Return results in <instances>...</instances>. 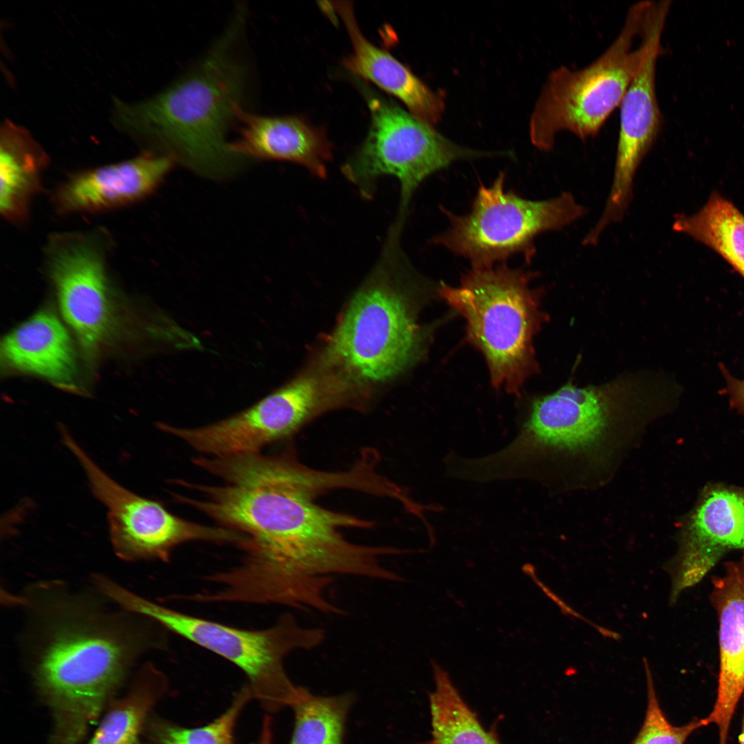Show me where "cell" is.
Masks as SVG:
<instances>
[{
    "mask_svg": "<svg viewBox=\"0 0 744 744\" xmlns=\"http://www.w3.org/2000/svg\"><path fill=\"white\" fill-rule=\"evenodd\" d=\"M371 125L363 143L344 163L342 172L364 198L373 197L378 179L397 178V216L406 217L413 194L433 174L458 160L497 156L460 146L432 125L384 99L369 95Z\"/></svg>",
    "mask_w": 744,
    "mask_h": 744,
    "instance_id": "cell-10",
    "label": "cell"
},
{
    "mask_svg": "<svg viewBox=\"0 0 744 744\" xmlns=\"http://www.w3.org/2000/svg\"><path fill=\"white\" fill-rule=\"evenodd\" d=\"M333 3L353 46L352 54L344 61L347 70L393 95L422 121L431 125L437 123L444 110L442 95L432 91L389 53L367 40L358 26L350 1Z\"/></svg>",
    "mask_w": 744,
    "mask_h": 744,
    "instance_id": "cell-18",
    "label": "cell"
},
{
    "mask_svg": "<svg viewBox=\"0 0 744 744\" xmlns=\"http://www.w3.org/2000/svg\"><path fill=\"white\" fill-rule=\"evenodd\" d=\"M254 698L245 685L235 694L227 710L206 725L187 728L158 716H151L145 727L146 744H234L236 721L247 703Z\"/></svg>",
    "mask_w": 744,
    "mask_h": 744,
    "instance_id": "cell-25",
    "label": "cell"
},
{
    "mask_svg": "<svg viewBox=\"0 0 744 744\" xmlns=\"http://www.w3.org/2000/svg\"><path fill=\"white\" fill-rule=\"evenodd\" d=\"M672 229L710 247L744 278V214L720 194L694 214L677 215Z\"/></svg>",
    "mask_w": 744,
    "mask_h": 744,
    "instance_id": "cell-22",
    "label": "cell"
},
{
    "mask_svg": "<svg viewBox=\"0 0 744 744\" xmlns=\"http://www.w3.org/2000/svg\"><path fill=\"white\" fill-rule=\"evenodd\" d=\"M648 1L629 6L616 38L593 61L578 69L561 65L552 71L535 103L530 121L535 147L549 151L561 132L584 142L599 134L619 107L642 60L643 49H633L640 36Z\"/></svg>",
    "mask_w": 744,
    "mask_h": 744,
    "instance_id": "cell-8",
    "label": "cell"
},
{
    "mask_svg": "<svg viewBox=\"0 0 744 744\" xmlns=\"http://www.w3.org/2000/svg\"><path fill=\"white\" fill-rule=\"evenodd\" d=\"M739 743L744 744V706H743V725L741 733L739 736Z\"/></svg>",
    "mask_w": 744,
    "mask_h": 744,
    "instance_id": "cell-29",
    "label": "cell"
},
{
    "mask_svg": "<svg viewBox=\"0 0 744 744\" xmlns=\"http://www.w3.org/2000/svg\"><path fill=\"white\" fill-rule=\"evenodd\" d=\"M192 462L221 484L185 481L184 487L199 497L177 495L176 502L242 537L236 546L242 552L238 562L214 575L229 601L300 608L318 601L334 575L370 577L375 572L378 548L352 542L341 532L373 528L375 522L317 502L336 489L381 495L385 479L371 453L360 452L342 471L306 466L292 444L271 455H200Z\"/></svg>",
    "mask_w": 744,
    "mask_h": 744,
    "instance_id": "cell-1",
    "label": "cell"
},
{
    "mask_svg": "<svg viewBox=\"0 0 744 744\" xmlns=\"http://www.w3.org/2000/svg\"><path fill=\"white\" fill-rule=\"evenodd\" d=\"M169 154L145 152L135 158L80 173L61 187L57 202L65 211H95L148 196L174 165Z\"/></svg>",
    "mask_w": 744,
    "mask_h": 744,
    "instance_id": "cell-16",
    "label": "cell"
},
{
    "mask_svg": "<svg viewBox=\"0 0 744 744\" xmlns=\"http://www.w3.org/2000/svg\"><path fill=\"white\" fill-rule=\"evenodd\" d=\"M50 264L62 315L83 349L93 353L113 327L103 258L87 242L74 241L55 248Z\"/></svg>",
    "mask_w": 744,
    "mask_h": 744,
    "instance_id": "cell-13",
    "label": "cell"
},
{
    "mask_svg": "<svg viewBox=\"0 0 744 744\" xmlns=\"http://www.w3.org/2000/svg\"><path fill=\"white\" fill-rule=\"evenodd\" d=\"M238 138L229 143L236 155L289 161L320 178L327 176L332 149L325 132L298 116H267L240 107Z\"/></svg>",
    "mask_w": 744,
    "mask_h": 744,
    "instance_id": "cell-17",
    "label": "cell"
},
{
    "mask_svg": "<svg viewBox=\"0 0 744 744\" xmlns=\"http://www.w3.org/2000/svg\"><path fill=\"white\" fill-rule=\"evenodd\" d=\"M45 162L43 151L23 127L6 121L1 129L0 210L6 218L19 220L27 212L39 187Z\"/></svg>",
    "mask_w": 744,
    "mask_h": 744,
    "instance_id": "cell-20",
    "label": "cell"
},
{
    "mask_svg": "<svg viewBox=\"0 0 744 744\" xmlns=\"http://www.w3.org/2000/svg\"><path fill=\"white\" fill-rule=\"evenodd\" d=\"M241 23L237 19L195 66L160 93L133 104L116 99V123L201 174L231 171L242 158L226 141L245 92L246 68L232 50Z\"/></svg>",
    "mask_w": 744,
    "mask_h": 744,
    "instance_id": "cell-3",
    "label": "cell"
},
{
    "mask_svg": "<svg viewBox=\"0 0 744 744\" xmlns=\"http://www.w3.org/2000/svg\"><path fill=\"white\" fill-rule=\"evenodd\" d=\"M102 577H104V576H102ZM100 577H99V578H100ZM98 579H97V581H98ZM96 583H97V581H96ZM96 586H97V584H96Z\"/></svg>",
    "mask_w": 744,
    "mask_h": 744,
    "instance_id": "cell-30",
    "label": "cell"
},
{
    "mask_svg": "<svg viewBox=\"0 0 744 744\" xmlns=\"http://www.w3.org/2000/svg\"><path fill=\"white\" fill-rule=\"evenodd\" d=\"M729 391L734 402L744 407V380H732L729 383Z\"/></svg>",
    "mask_w": 744,
    "mask_h": 744,
    "instance_id": "cell-27",
    "label": "cell"
},
{
    "mask_svg": "<svg viewBox=\"0 0 744 744\" xmlns=\"http://www.w3.org/2000/svg\"><path fill=\"white\" fill-rule=\"evenodd\" d=\"M665 390V380L656 371L583 387L570 380L534 398L517 434L500 450L481 457L479 471L490 482L530 478L548 455L592 446L616 422L655 409Z\"/></svg>",
    "mask_w": 744,
    "mask_h": 744,
    "instance_id": "cell-5",
    "label": "cell"
},
{
    "mask_svg": "<svg viewBox=\"0 0 744 744\" xmlns=\"http://www.w3.org/2000/svg\"><path fill=\"white\" fill-rule=\"evenodd\" d=\"M351 694L318 696L303 688L293 704L295 725L289 744H342Z\"/></svg>",
    "mask_w": 744,
    "mask_h": 744,
    "instance_id": "cell-24",
    "label": "cell"
},
{
    "mask_svg": "<svg viewBox=\"0 0 744 744\" xmlns=\"http://www.w3.org/2000/svg\"><path fill=\"white\" fill-rule=\"evenodd\" d=\"M6 364L57 384L71 386L76 375L70 335L58 318L39 312L8 334L1 342Z\"/></svg>",
    "mask_w": 744,
    "mask_h": 744,
    "instance_id": "cell-19",
    "label": "cell"
},
{
    "mask_svg": "<svg viewBox=\"0 0 744 744\" xmlns=\"http://www.w3.org/2000/svg\"><path fill=\"white\" fill-rule=\"evenodd\" d=\"M670 6L652 1L640 33L641 65L619 105L620 119L610 191L603 211L608 221L621 222L633 197L637 169L661 133L663 117L657 97L656 70Z\"/></svg>",
    "mask_w": 744,
    "mask_h": 744,
    "instance_id": "cell-12",
    "label": "cell"
},
{
    "mask_svg": "<svg viewBox=\"0 0 744 744\" xmlns=\"http://www.w3.org/2000/svg\"><path fill=\"white\" fill-rule=\"evenodd\" d=\"M167 687L163 672L152 663L144 665L127 694L107 706L87 744H146L142 738L151 712Z\"/></svg>",
    "mask_w": 744,
    "mask_h": 744,
    "instance_id": "cell-21",
    "label": "cell"
},
{
    "mask_svg": "<svg viewBox=\"0 0 744 744\" xmlns=\"http://www.w3.org/2000/svg\"><path fill=\"white\" fill-rule=\"evenodd\" d=\"M31 593L33 681L49 707L47 744H81L136 659L164 647L163 628L101 610L91 600L54 592Z\"/></svg>",
    "mask_w": 744,
    "mask_h": 744,
    "instance_id": "cell-2",
    "label": "cell"
},
{
    "mask_svg": "<svg viewBox=\"0 0 744 744\" xmlns=\"http://www.w3.org/2000/svg\"><path fill=\"white\" fill-rule=\"evenodd\" d=\"M435 690L429 694L431 740L428 744H501L466 704L448 672L431 660Z\"/></svg>",
    "mask_w": 744,
    "mask_h": 744,
    "instance_id": "cell-23",
    "label": "cell"
},
{
    "mask_svg": "<svg viewBox=\"0 0 744 744\" xmlns=\"http://www.w3.org/2000/svg\"><path fill=\"white\" fill-rule=\"evenodd\" d=\"M123 606L240 668L254 698L269 712L291 707L302 693V688L287 674L286 657L318 647L325 637L323 629L304 627L291 613L282 614L270 627L252 630L185 614L131 592L124 596Z\"/></svg>",
    "mask_w": 744,
    "mask_h": 744,
    "instance_id": "cell-7",
    "label": "cell"
},
{
    "mask_svg": "<svg viewBox=\"0 0 744 744\" xmlns=\"http://www.w3.org/2000/svg\"><path fill=\"white\" fill-rule=\"evenodd\" d=\"M648 703L643 725L632 744H685L696 730L704 727L703 719L694 718L681 726L672 725L662 710L654 689L651 671L644 660Z\"/></svg>",
    "mask_w": 744,
    "mask_h": 744,
    "instance_id": "cell-26",
    "label": "cell"
},
{
    "mask_svg": "<svg viewBox=\"0 0 744 744\" xmlns=\"http://www.w3.org/2000/svg\"><path fill=\"white\" fill-rule=\"evenodd\" d=\"M63 444L83 468L94 495L107 507L111 542L126 561H169L179 546L192 541L234 544L236 533L179 517L161 503L125 489L105 474L65 430Z\"/></svg>",
    "mask_w": 744,
    "mask_h": 744,
    "instance_id": "cell-11",
    "label": "cell"
},
{
    "mask_svg": "<svg viewBox=\"0 0 744 744\" xmlns=\"http://www.w3.org/2000/svg\"><path fill=\"white\" fill-rule=\"evenodd\" d=\"M711 602L719 617V674L716 699L705 726L714 724L719 744H727L736 706L744 693V554L712 579Z\"/></svg>",
    "mask_w": 744,
    "mask_h": 744,
    "instance_id": "cell-15",
    "label": "cell"
},
{
    "mask_svg": "<svg viewBox=\"0 0 744 744\" xmlns=\"http://www.w3.org/2000/svg\"><path fill=\"white\" fill-rule=\"evenodd\" d=\"M402 231L390 227L327 347L324 363L351 385L391 380L420 354L422 331L411 303L422 280L401 247Z\"/></svg>",
    "mask_w": 744,
    "mask_h": 744,
    "instance_id": "cell-4",
    "label": "cell"
},
{
    "mask_svg": "<svg viewBox=\"0 0 744 744\" xmlns=\"http://www.w3.org/2000/svg\"><path fill=\"white\" fill-rule=\"evenodd\" d=\"M732 549H744V493L714 490L693 515L678 555L665 568L672 579L670 603Z\"/></svg>",
    "mask_w": 744,
    "mask_h": 744,
    "instance_id": "cell-14",
    "label": "cell"
},
{
    "mask_svg": "<svg viewBox=\"0 0 744 744\" xmlns=\"http://www.w3.org/2000/svg\"><path fill=\"white\" fill-rule=\"evenodd\" d=\"M534 272L505 263L473 267L456 287L441 283L440 296L462 315L469 342L484 355L495 389L517 395L537 369L533 340L547 315Z\"/></svg>",
    "mask_w": 744,
    "mask_h": 744,
    "instance_id": "cell-6",
    "label": "cell"
},
{
    "mask_svg": "<svg viewBox=\"0 0 744 744\" xmlns=\"http://www.w3.org/2000/svg\"><path fill=\"white\" fill-rule=\"evenodd\" d=\"M505 180L501 172L490 185L480 183L467 214L443 209L450 225L433 242L468 259L473 267L504 263L515 254L530 263L536 254L538 235L561 230L588 211L570 192L532 200L506 190Z\"/></svg>",
    "mask_w": 744,
    "mask_h": 744,
    "instance_id": "cell-9",
    "label": "cell"
},
{
    "mask_svg": "<svg viewBox=\"0 0 744 744\" xmlns=\"http://www.w3.org/2000/svg\"><path fill=\"white\" fill-rule=\"evenodd\" d=\"M258 744H272L271 721L268 716L264 718Z\"/></svg>",
    "mask_w": 744,
    "mask_h": 744,
    "instance_id": "cell-28",
    "label": "cell"
}]
</instances>
